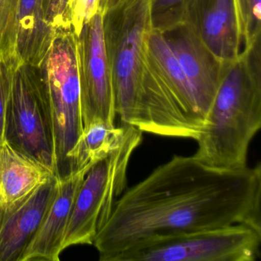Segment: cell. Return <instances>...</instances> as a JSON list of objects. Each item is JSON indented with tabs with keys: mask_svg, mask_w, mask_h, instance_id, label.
Wrapping results in <instances>:
<instances>
[{
	"mask_svg": "<svg viewBox=\"0 0 261 261\" xmlns=\"http://www.w3.org/2000/svg\"><path fill=\"white\" fill-rule=\"evenodd\" d=\"M246 224L261 231V166L227 170L175 155L119 198L93 245L100 261L155 233Z\"/></svg>",
	"mask_w": 261,
	"mask_h": 261,
	"instance_id": "obj_1",
	"label": "cell"
},
{
	"mask_svg": "<svg viewBox=\"0 0 261 261\" xmlns=\"http://www.w3.org/2000/svg\"><path fill=\"white\" fill-rule=\"evenodd\" d=\"M261 128L260 39L224 62L222 79L195 141L193 156L218 169L247 167L249 146Z\"/></svg>",
	"mask_w": 261,
	"mask_h": 261,
	"instance_id": "obj_2",
	"label": "cell"
},
{
	"mask_svg": "<svg viewBox=\"0 0 261 261\" xmlns=\"http://www.w3.org/2000/svg\"><path fill=\"white\" fill-rule=\"evenodd\" d=\"M117 115L143 133V66L152 30L150 0H123L103 15Z\"/></svg>",
	"mask_w": 261,
	"mask_h": 261,
	"instance_id": "obj_3",
	"label": "cell"
},
{
	"mask_svg": "<svg viewBox=\"0 0 261 261\" xmlns=\"http://www.w3.org/2000/svg\"><path fill=\"white\" fill-rule=\"evenodd\" d=\"M261 231L246 224L149 235L109 261H255Z\"/></svg>",
	"mask_w": 261,
	"mask_h": 261,
	"instance_id": "obj_4",
	"label": "cell"
},
{
	"mask_svg": "<svg viewBox=\"0 0 261 261\" xmlns=\"http://www.w3.org/2000/svg\"><path fill=\"white\" fill-rule=\"evenodd\" d=\"M142 141L143 132L126 125L121 144L85 175L71 209L62 250L79 244L93 245L117 200L126 191L129 160Z\"/></svg>",
	"mask_w": 261,
	"mask_h": 261,
	"instance_id": "obj_5",
	"label": "cell"
},
{
	"mask_svg": "<svg viewBox=\"0 0 261 261\" xmlns=\"http://www.w3.org/2000/svg\"><path fill=\"white\" fill-rule=\"evenodd\" d=\"M40 68L54 134L55 176L69 175L67 154L83 131L80 82L72 30L59 31Z\"/></svg>",
	"mask_w": 261,
	"mask_h": 261,
	"instance_id": "obj_6",
	"label": "cell"
},
{
	"mask_svg": "<svg viewBox=\"0 0 261 261\" xmlns=\"http://www.w3.org/2000/svg\"><path fill=\"white\" fill-rule=\"evenodd\" d=\"M5 138L18 150L54 172L53 118L42 81L14 68L6 116Z\"/></svg>",
	"mask_w": 261,
	"mask_h": 261,
	"instance_id": "obj_7",
	"label": "cell"
},
{
	"mask_svg": "<svg viewBox=\"0 0 261 261\" xmlns=\"http://www.w3.org/2000/svg\"><path fill=\"white\" fill-rule=\"evenodd\" d=\"M76 54L84 127L97 121L116 126L112 77L105 47L103 14L99 10L76 36Z\"/></svg>",
	"mask_w": 261,
	"mask_h": 261,
	"instance_id": "obj_8",
	"label": "cell"
},
{
	"mask_svg": "<svg viewBox=\"0 0 261 261\" xmlns=\"http://www.w3.org/2000/svg\"><path fill=\"white\" fill-rule=\"evenodd\" d=\"M163 34L193 90L200 115L205 125L221 84L224 62L206 46L189 23L181 24Z\"/></svg>",
	"mask_w": 261,
	"mask_h": 261,
	"instance_id": "obj_9",
	"label": "cell"
},
{
	"mask_svg": "<svg viewBox=\"0 0 261 261\" xmlns=\"http://www.w3.org/2000/svg\"><path fill=\"white\" fill-rule=\"evenodd\" d=\"M58 32L45 17V0H17L1 63L40 68Z\"/></svg>",
	"mask_w": 261,
	"mask_h": 261,
	"instance_id": "obj_10",
	"label": "cell"
},
{
	"mask_svg": "<svg viewBox=\"0 0 261 261\" xmlns=\"http://www.w3.org/2000/svg\"><path fill=\"white\" fill-rule=\"evenodd\" d=\"M88 170L71 172L58 179L56 193L39 229L19 261H59L62 242L76 195Z\"/></svg>",
	"mask_w": 261,
	"mask_h": 261,
	"instance_id": "obj_11",
	"label": "cell"
},
{
	"mask_svg": "<svg viewBox=\"0 0 261 261\" xmlns=\"http://www.w3.org/2000/svg\"><path fill=\"white\" fill-rule=\"evenodd\" d=\"M186 23L221 62L233 60L242 51L234 0H195Z\"/></svg>",
	"mask_w": 261,
	"mask_h": 261,
	"instance_id": "obj_12",
	"label": "cell"
},
{
	"mask_svg": "<svg viewBox=\"0 0 261 261\" xmlns=\"http://www.w3.org/2000/svg\"><path fill=\"white\" fill-rule=\"evenodd\" d=\"M53 177L17 204L4 210L0 224V261H19L40 226L56 193Z\"/></svg>",
	"mask_w": 261,
	"mask_h": 261,
	"instance_id": "obj_13",
	"label": "cell"
},
{
	"mask_svg": "<svg viewBox=\"0 0 261 261\" xmlns=\"http://www.w3.org/2000/svg\"><path fill=\"white\" fill-rule=\"evenodd\" d=\"M55 176L54 172L13 147L0 141V208H9L27 198Z\"/></svg>",
	"mask_w": 261,
	"mask_h": 261,
	"instance_id": "obj_14",
	"label": "cell"
},
{
	"mask_svg": "<svg viewBox=\"0 0 261 261\" xmlns=\"http://www.w3.org/2000/svg\"><path fill=\"white\" fill-rule=\"evenodd\" d=\"M147 51L172 91L188 121L200 134L204 123L200 115L193 90L163 33L152 30L148 36Z\"/></svg>",
	"mask_w": 261,
	"mask_h": 261,
	"instance_id": "obj_15",
	"label": "cell"
},
{
	"mask_svg": "<svg viewBox=\"0 0 261 261\" xmlns=\"http://www.w3.org/2000/svg\"><path fill=\"white\" fill-rule=\"evenodd\" d=\"M126 125L110 126L97 121L85 126L76 143L67 154L70 174L89 171L119 147L126 134Z\"/></svg>",
	"mask_w": 261,
	"mask_h": 261,
	"instance_id": "obj_16",
	"label": "cell"
},
{
	"mask_svg": "<svg viewBox=\"0 0 261 261\" xmlns=\"http://www.w3.org/2000/svg\"><path fill=\"white\" fill-rule=\"evenodd\" d=\"M195 0H150L152 30L163 33L186 23Z\"/></svg>",
	"mask_w": 261,
	"mask_h": 261,
	"instance_id": "obj_17",
	"label": "cell"
},
{
	"mask_svg": "<svg viewBox=\"0 0 261 261\" xmlns=\"http://www.w3.org/2000/svg\"><path fill=\"white\" fill-rule=\"evenodd\" d=\"M99 0H69L68 13L71 30L76 36L84 25L97 13Z\"/></svg>",
	"mask_w": 261,
	"mask_h": 261,
	"instance_id": "obj_18",
	"label": "cell"
},
{
	"mask_svg": "<svg viewBox=\"0 0 261 261\" xmlns=\"http://www.w3.org/2000/svg\"><path fill=\"white\" fill-rule=\"evenodd\" d=\"M14 67L0 64V141L5 139L6 116Z\"/></svg>",
	"mask_w": 261,
	"mask_h": 261,
	"instance_id": "obj_19",
	"label": "cell"
},
{
	"mask_svg": "<svg viewBox=\"0 0 261 261\" xmlns=\"http://www.w3.org/2000/svg\"><path fill=\"white\" fill-rule=\"evenodd\" d=\"M248 19L244 46L251 45L260 38L261 33V0H247Z\"/></svg>",
	"mask_w": 261,
	"mask_h": 261,
	"instance_id": "obj_20",
	"label": "cell"
},
{
	"mask_svg": "<svg viewBox=\"0 0 261 261\" xmlns=\"http://www.w3.org/2000/svg\"><path fill=\"white\" fill-rule=\"evenodd\" d=\"M17 0H0V63Z\"/></svg>",
	"mask_w": 261,
	"mask_h": 261,
	"instance_id": "obj_21",
	"label": "cell"
},
{
	"mask_svg": "<svg viewBox=\"0 0 261 261\" xmlns=\"http://www.w3.org/2000/svg\"><path fill=\"white\" fill-rule=\"evenodd\" d=\"M122 1L123 0H99L98 10L103 15L108 10L114 8Z\"/></svg>",
	"mask_w": 261,
	"mask_h": 261,
	"instance_id": "obj_22",
	"label": "cell"
},
{
	"mask_svg": "<svg viewBox=\"0 0 261 261\" xmlns=\"http://www.w3.org/2000/svg\"><path fill=\"white\" fill-rule=\"evenodd\" d=\"M3 215H4V210L0 208V224H1V221H2Z\"/></svg>",
	"mask_w": 261,
	"mask_h": 261,
	"instance_id": "obj_23",
	"label": "cell"
}]
</instances>
